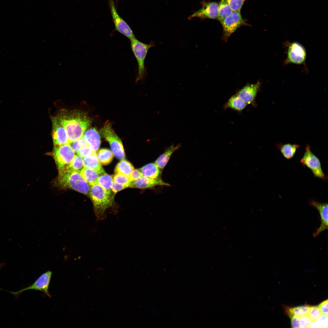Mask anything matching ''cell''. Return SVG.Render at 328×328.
Listing matches in <instances>:
<instances>
[{
	"label": "cell",
	"mask_w": 328,
	"mask_h": 328,
	"mask_svg": "<svg viewBox=\"0 0 328 328\" xmlns=\"http://www.w3.org/2000/svg\"><path fill=\"white\" fill-rule=\"evenodd\" d=\"M220 23L223 29L222 39L226 42L227 41L230 36L239 28L243 26L249 25L242 18L240 12L234 11Z\"/></svg>",
	"instance_id": "8"
},
{
	"label": "cell",
	"mask_w": 328,
	"mask_h": 328,
	"mask_svg": "<svg viewBox=\"0 0 328 328\" xmlns=\"http://www.w3.org/2000/svg\"><path fill=\"white\" fill-rule=\"evenodd\" d=\"M261 86V83L259 81L255 84H247L239 90L236 94L247 105L257 107L256 98Z\"/></svg>",
	"instance_id": "12"
},
{
	"label": "cell",
	"mask_w": 328,
	"mask_h": 328,
	"mask_svg": "<svg viewBox=\"0 0 328 328\" xmlns=\"http://www.w3.org/2000/svg\"><path fill=\"white\" fill-rule=\"evenodd\" d=\"M142 176L140 169H134L131 173L129 177L131 181H133L137 180Z\"/></svg>",
	"instance_id": "38"
},
{
	"label": "cell",
	"mask_w": 328,
	"mask_h": 328,
	"mask_svg": "<svg viewBox=\"0 0 328 328\" xmlns=\"http://www.w3.org/2000/svg\"><path fill=\"white\" fill-rule=\"evenodd\" d=\"M309 204L316 208L318 210L321 217V224L313 234L314 237H316L322 231L328 229V213L327 203H321L317 202L314 200H309Z\"/></svg>",
	"instance_id": "15"
},
{
	"label": "cell",
	"mask_w": 328,
	"mask_h": 328,
	"mask_svg": "<svg viewBox=\"0 0 328 328\" xmlns=\"http://www.w3.org/2000/svg\"><path fill=\"white\" fill-rule=\"evenodd\" d=\"M114 154L110 150L107 149H100L97 154L98 159L100 162L103 165L109 164L112 161Z\"/></svg>",
	"instance_id": "27"
},
{
	"label": "cell",
	"mask_w": 328,
	"mask_h": 328,
	"mask_svg": "<svg viewBox=\"0 0 328 328\" xmlns=\"http://www.w3.org/2000/svg\"><path fill=\"white\" fill-rule=\"evenodd\" d=\"M234 11L241 12V9L245 0H226Z\"/></svg>",
	"instance_id": "32"
},
{
	"label": "cell",
	"mask_w": 328,
	"mask_h": 328,
	"mask_svg": "<svg viewBox=\"0 0 328 328\" xmlns=\"http://www.w3.org/2000/svg\"><path fill=\"white\" fill-rule=\"evenodd\" d=\"M218 5L217 19L221 23L224 19L231 14L233 11L226 0H221Z\"/></svg>",
	"instance_id": "26"
},
{
	"label": "cell",
	"mask_w": 328,
	"mask_h": 328,
	"mask_svg": "<svg viewBox=\"0 0 328 328\" xmlns=\"http://www.w3.org/2000/svg\"><path fill=\"white\" fill-rule=\"evenodd\" d=\"M113 181L112 176L105 173L99 176L97 183L108 192L112 193L111 187Z\"/></svg>",
	"instance_id": "28"
},
{
	"label": "cell",
	"mask_w": 328,
	"mask_h": 328,
	"mask_svg": "<svg viewBox=\"0 0 328 328\" xmlns=\"http://www.w3.org/2000/svg\"><path fill=\"white\" fill-rule=\"evenodd\" d=\"M312 321L308 315L299 318V328H309Z\"/></svg>",
	"instance_id": "36"
},
{
	"label": "cell",
	"mask_w": 328,
	"mask_h": 328,
	"mask_svg": "<svg viewBox=\"0 0 328 328\" xmlns=\"http://www.w3.org/2000/svg\"><path fill=\"white\" fill-rule=\"evenodd\" d=\"M128 187L127 185L119 184L113 180L111 187L112 191L115 194L118 192Z\"/></svg>",
	"instance_id": "37"
},
{
	"label": "cell",
	"mask_w": 328,
	"mask_h": 328,
	"mask_svg": "<svg viewBox=\"0 0 328 328\" xmlns=\"http://www.w3.org/2000/svg\"><path fill=\"white\" fill-rule=\"evenodd\" d=\"M83 158L84 167L93 169L99 174L105 173L98 159L96 152H94L93 154Z\"/></svg>",
	"instance_id": "18"
},
{
	"label": "cell",
	"mask_w": 328,
	"mask_h": 328,
	"mask_svg": "<svg viewBox=\"0 0 328 328\" xmlns=\"http://www.w3.org/2000/svg\"><path fill=\"white\" fill-rule=\"evenodd\" d=\"M53 154L59 170L69 167L75 155L69 143L54 146Z\"/></svg>",
	"instance_id": "9"
},
{
	"label": "cell",
	"mask_w": 328,
	"mask_h": 328,
	"mask_svg": "<svg viewBox=\"0 0 328 328\" xmlns=\"http://www.w3.org/2000/svg\"><path fill=\"white\" fill-rule=\"evenodd\" d=\"M85 143L86 142L83 136L69 143L74 152L77 153Z\"/></svg>",
	"instance_id": "33"
},
{
	"label": "cell",
	"mask_w": 328,
	"mask_h": 328,
	"mask_svg": "<svg viewBox=\"0 0 328 328\" xmlns=\"http://www.w3.org/2000/svg\"><path fill=\"white\" fill-rule=\"evenodd\" d=\"M218 8L219 5L216 2H204L203 3L202 7L191 15L189 19L197 17L201 19H217Z\"/></svg>",
	"instance_id": "13"
},
{
	"label": "cell",
	"mask_w": 328,
	"mask_h": 328,
	"mask_svg": "<svg viewBox=\"0 0 328 328\" xmlns=\"http://www.w3.org/2000/svg\"><path fill=\"white\" fill-rule=\"evenodd\" d=\"M287 57L284 61V65L293 63L297 65L304 64L306 58V51L304 47L297 42H285Z\"/></svg>",
	"instance_id": "7"
},
{
	"label": "cell",
	"mask_w": 328,
	"mask_h": 328,
	"mask_svg": "<svg viewBox=\"0 0 328 328\" xmlns=\"http://www.w3.org/2000/svg\"><path fill=\"white\" fill-rule=\"evenodd\" d=\"M59 183L61 186L70 188L84 194L89 193V184L84 179L80 172L69 167L59 170Z\"/></svg>",
	"instance_id": "3"
},
{
	"label": "cell",
	"mask_w": 328,
	"mask_h": 328,
	"mask_svg": "<svg viewBox=\"0 0 328 328\" xmlns=\"http://www.w3.org/2000/svg\"><path fill=\"white\" fill-rule=\"evenodd\" d=\"M5 263H0V271L2 269V268L5 265ZM0 288V289H1Z\"/></svg>",
	"instance_id": "41"
},
{
	"label": "cell",
	"mask_w": 328,
	"mask_h": 328,
	"mask_svg": "<svg viewBox=\"0 0 328 328\" xmlns=\"http://www.w3.org/2000/svg\"><path fill=\"white\" fill-rule=\"evenodd\" d=\"M113 180L120 184L127 185L129 187L132 181L129 177L121 174H115L113 176Z\"/></svg>",
	"instance_id": "31"
},
{
	"label": "cell",
	"mask_w": 328,
	"mask_h": 328,
	"mask_svg": "<svg viewBox=\"0 0 328 328\" xmlns=\"http://www.w3.org/2000/svg\"><path fill=\"white\" fill-rule=\"evenodd\" d=\"M276 145L283 157L287 159L293 158L300 147L299 145L290 143H279Z\"/></svg>",
	"instance_id": "21"
},
{
	"label": "cell",
	"mask_w": 328,
	"mask_h": 328,
	"mask_svg": "<svg viewBox=\"0 0 328 328\" xmlns=\"http://www.w3.org/2000/svg\"><path fill=\"white\" fill-rule=\"evenodd\" d=\"M180 146V144H179L176 146H174V145L172 144L166 149L164 152L157 158L155 162L161 170L162 171L172 154L175 151L178 149Z\"/></svg>",
	"instance_id": "19"
},
{
	"label": "cell",
	"mask_w": 328,
	"mask_h": 328,
	"mask_svg": "<svg viewBox=\"0 0 328 328\" xmlns=\"http://www.w3.org/2000/svg\"><path fill=\"white\" fill-rule=\"evenodd\" d=\"M321 314L318 306H311L308 315L312 321H314L317 319Z\"/></svg>",
	"instance_id": "35"
},
{
	"label": "cell",
	"mask_w": 328,
	"mask_h": 328,
	"mask_svg": "<svg viewBox=\"0 0 328 328\" xmlns=\"http://www.w3.org/2000/svg\"><path fill=\"white\" fill-rule=\"evenodd\" d=\"M52 272L48 271L42 274L31 285L16 292H11L12 294L17 296L23 292L28 290H34L41 291L50 298L49 292V286Z\"/></svg>",
	"instance_id": "11"
},
{
	"label": "cell",
	"mask_w": 328,
	"mask_h": 328,
	"mask_svg": "<svg viewBox=\"0 0 328 328\" xmlns=\"http://www.w3.org/2000/svg\"><path fill=\"white\" fill-rule=\"evenodd\" d=\"M52 137L54 146L69 143L68 136L63 127L59 122L56 116L51 118Z\"/></svg>",
	"instance_id": "14"
},
{
	"label": "cell",
	"mask_w": 328,
	"mask_h": 328,
	"mask_svg": "<svg viewBox=\"0 0 328 328\" xmlns=\"http://www.w3.org/2000/svg\"><path fill=\"white\" fill-rule=\"evenodd\" d=\"M139 169L143 176L152 179L160 178L162 173L155 162L148 164Z\"/></svg>",
	"instance_id": "22"
},
{
	"label": "cell",
	"mask_w": 328,
	"mask_h": 328,
	"mask_svg": "<svg viewBox=\"0 0 328 328\" xmlns=\"http://www.w3.org/2000/svg\"><path fill=\"white\" fill-rule=\"evenodd\" d=\"M247 104L236 94L231 96L224 104V109H231L241 112L245 109Z\"/></svg>",
	"instance_id": "20"
},
{
	"label": "cell",
	"mask_w": 328,
	"mask_h": 328,
	"mask_svg": "<svg viewBox=\"0 0 328 328\" xmlns=\"http://www.w3.org/2000/svg\"><path fill=\"white\" fill-rule=\"evenodd\" d=\"M311 306L305 305L294 307H288L286 309V312L289 316L291 318L293 316L301 317L308 314Z\"/></svg>",
	"instance_id": "23"
},
{
	"label": "cell",
	"mask_w": 328,
	"mask_h": 328,
	"mask_svg": "<svg viewBox=\"0 0 328 328\" xmlns=\"http://www.w3.org/2000/svg\"><path fill=\"white\" fill-rule=\"evenodd\" d=\"M102 136L109 143L114 155L120 159H124L125 155L122 142L112 129L111 123L106 122L101 129Z\"/></svg>",
	"instance_id": "5"
},
{
	"label": "cell",
	"mask_w": 328,
	"mask_h": 328,
	"mask_svg": "<svg viewBox=\"0 0 328 328\" xmlns=\"http://www.w3.org/2000/svg\"><path fill=\"white\" fill-rule=\"evenodd\" d=\"M158 186H168L170 185L163 181L160 178L152 179L142 176L137 180L132 181L129 187L144 189Z\"/></svg>",
	"instance_id": "16"
},
{
	"label": "cell",
	"mask_w": 328,
	"mask_h": 328,
	"mask_svg": "<svg viewBox=\"0 0 328 328\" xmlns=\"http://www.w3.org/2000/svg\"><path fill=\"white\" fill-rule=\"evenodd\" d=\"M80 173L84 179L91 186L98 184L99 174L95 171L84 167Z\"/></svg>",
	"instance_id": "24"
},
{
	"label": "cell",
	"mask_w": 328,
	"mask_h": 328,
	"mask_svg": "<svg viewBox=\"0 0 328 328\" xmlns=\"http://www.w3.org/2000/svg\"><path fill=\"white\" fill-rule=\"evenodd\" d=\"M131 46L132 51L138 63V73L136 81L142 80L146 75L145 61L149 50L155 45L153 42L149 44L144 43L137 40L136 38L130 40Z\"/></svg>",
	"instance_id": "4"
},
{
	"label": "cell",
	"mask_w": 328,
	"mask_h": 328,
	"mask_svg": "<svg viewBox=\"0 0 328 328\" xmlns=\"http://www.w3.org/2000/svg\"><path fill=\"white\" fill-rule=\"evenodd\" d=\"M291 322L292 327V328H299L300 317L293 316L291 318Z\"/></svg>",
	"instance_id": "40"
},
{
	"label": "cell",
	"mask_w": 328,
	"mask_h": 328,
	"mask_svg": "<svg viewBox=\"0 0 328 328\" xmlns=\"http://www.w3.org/2000/svg\"><path fill=\"white\" fill-rule=\"evenodd\" d=\"M328 299L320 303L318 307L321 313L328 315Z\"/></svg>",
	"instance_id": "39"
},
{
	"label": "cell",
	"mask_w": 328,
	"mask_h": 328,
	"mask_svg": "<svg viewBox=\"0 0 328 328\" xmlns=\"http://www.w3.org/2000/svg\"><path fill=\"white\" fill-rule=\"evenodd\" d=\"M94 151L86 143L77 153L78 155L82 158L93 154Z\"/></svg>",
	"instance_id": "34"
},
{
	"label": "cell",
	"mask_w": 328,
	"mask_h": 328,
	"mask_svg": "<svg viewBox=\"0 0 328 328\" xmlns=\"http://www.w3.org/2000/svg\"><path fill=\"white\" fill-rule=\"evenodd\" d=\"M300 162L304 167L309 168L314 177L327 181L328 176L324 173L322 169L320 160L311 151L310 147L307 144L304 155L300 160Z\"/></svg>",
	"instance_id": "6"
},
{
	"label": "cell",
	"mask_w": 328,
	"mask_h": 328,
	"mask_svg": "<svg viewBox=\"0 0 328 328\" xmlns=\"http://www.w3.org/2000/svg\"><path fill=\"white\" fill-rule=\"evenodd\" d=\"M90 186L89 195L97 220L105 219L108 210L112 213H116L118 209L114 201V194L108 192L98 184Z\"/></svg>",
	"instance_id": "2"
},
{
	"label": "cell",
	"mask_w": 328,
	"mask_h": 328,
	"mask_svg": "<svg viewBox=\"0 0 328 328\" xmlns=\"http://www.w3.org/2000/svg\"><path fill=\"white\" fill-rule=\"evenodd\" d=\"M56 117L65 129L69 143L82 137L91 122L87 114L79 110L61 109Z\"/></svg>",
	"instance_id": "1"
},
{
	"label": "cell",
	"mask_w": 328,
	"mask_h": 328,
	"mask_svg": "<svg viewBox=\"0 0 328 328\" xmlns=\"http://www.w3.org/2000/svg\"><path fill=\"white\" fill-rule=\"evenodd\" d=\"M108 3L116 30L130 40L136 38L130 26L118 13L114 0H108Z\"/></svg>",
	"instance_id": "10"
},
{
	"label": "cell",
	"mask_w": 328,
	"mask_h": 328,
	"mask_svg": "<svg viewBox=\"0 0 328 328\" xmlns=\"http://www.w3.org/2000/svg\"><path fill=\"white\" fill-rule=\"evenodd\" d=\"M83 137L88 145L94 151L96 152L101 143L100 136L97 130L94 128L88 129L85 132Z\"/></svg>",
	"instance_id": "17"
},
{
	"label": "cell",
	"mask_w": 328,
	"mask_h": 328,
	"mask_svg": "<svg viewBox=\"0 0 328 328\" xmlns=\"http://www.w3.org/2000/svg\"><path fill=\"white\" fill-rule=\"evenodd\" d=\"M134 169V167L129 162L123 159L116 165L114 172L115 174H121L129 177Z\"/></svg>",
	"instance_id": "25"
},
{
	"label": "cell",
	"mask_w": 328,
	"mask_h": 328,
	"mask_svg": "<svg viewBox=\"0 0 328 328\" xmlns=\"http://www.w3.org/2000/svg\"><path fill=\"white\" fill-rule=\"evenodd\" d=\"M69 167L73 170L80 172L84 167L83 159L79 155H75Z\"/></svg>",
	"instance_id": "30"
},
{
	"label": "cell",
	"mask_w": 328,
	"mask_h": 328,
	"mask_svg": "<svg viewBox=\"0 0 328 328\" xmlns=\"http://www.w3.org/2000/svg\"><path fill=\"white\" fill-rule=\"evenodd\" d=\"M328 315L321 314L316 320L312 321L309 328H327Z\"/></svg>",
	"instance_id": "29"
}]
</instances>
